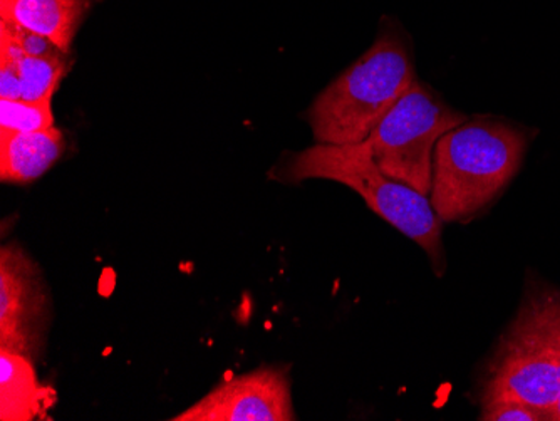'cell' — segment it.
I'll use <instances>...</instances> for the list:
<instances>
[{
    "label": "cell",
    "mask_w": 560,
    "mask_h": 421,
    "mask_svg": "<svg viewBox=\"0 0 560 421\" xmlns=\"http://www.w3.org/2000/svg\"><path fill=\"white\" fill-rule=\"evenodd\" d=\"M528 135L499 118H468L440 138L430 202L442 222H468L517 175Z\"/></svg>",
    "instance_id": "6da1fadb"
},
{
    "label": "cell",
    "mask_w": 560,
    "mask_h": 421,
    "mask_svg": "<svg viewBox=\"0 0 560 421\" xmlns=\"http://www.w3.org/2000/svg\"><path fill=\"white\" fill-rule=\"evenodd\" d=\"M415 81L410 37L386 22L373 46L307 109L316 143H363Z\"/></svg>",
    "instance_id": "7a4b0ae2"
},
{
    "label": "cell",
    "mask_w": 560,
    "mask_h": 421,
    "mask_svg": "<svg viewBox=\"0 0 560 421\" xmlns=\"http://www.w3.org/2000/svg\"><path fill=\"white\" fill-rule=\"evenodd\" d=\"M280 180H330L346 185L363 197L366 206L396 231L417 242L430 257L436 274L445 270L442 219L430 197L386 175L364 143H316L294 153L280 168Z\"/></svg>",
    "instance_id": "3957f363"
},
{
    "label": "cell",
    "mask_w": 560,
    "mask_h": 421,
    "mask_svg": "<svg viewBox=\"0 0 560 421\" xmlns=\"http://www.w3.org/2000/svg\"><path fill=\"white\" fill-rule=\"evenodd\" d=\"M560 396V292L532 288L489 366L481 401L511 398L552 421Z\"/></svg>",
    "instance_id": "277c9868"
},
{
    "label": "cell",
    "mask_w": 560,
    "mask_h": 421,
    "mask_svg": "<svg viewBox=\"0 0 560 421\" xmlns=\"http://www.w3.org/2000/svg\"><path fill=\"white\" fill-rule=\"evenodd\" d=\"M467 119L417 80L363 143L386 175L430 197L436 144Z\"/></svg>",
    "instance_id": "5b68a950"
},
{
    "label": "cell",
    "mask_w": 560,
    "mask_h": 421,
    "mask_svg": "<svg viewBox=\"0 0 560 421\" xmlns=\"http://www.w3.org/2000/svg\"><path fill=\"white\" fill-rule=\"evenodd\" d=\"M50 319V297L39 266L21 245L0 249V351L36 360Z\"/></svg>",
    "instance_id": "8992f818"
},
{
    "label": "cell",
    "mask_w": 560,
    "mask_h": 421,
    "mask_svg": "<svg viewBox=\"0 0 560 421\" xmlns=\"http://www.w3.org/2000/svg\"><path fill=\"white\" fill-rule=\"evenodd\" d=\"M172 421H292L289 367L262 366L226 379Z\"/></svg>",
    "instance_id": "52a82bcc"
},
{
    "label": "cell",
    "mask_w": 560,
    "mask_h": 421,
    "mask_svg": "<svg viewBox=\"0 0 560 421\" xmlns=\"http://www.w3.org/2000/svg\"><path fill=\"white\" fill-rule=\"evenodd\" d=\"M65 135L58 128L12 133L0 130V180L27 185L39 180L65 153Z\"/></svg>",
    "instance_id": "ba28073f"
},
{
    "label": "cell",
    "mask_w": 560,
    "mask_h": 421,
    "mask_svg": "<svg viewBox=\"0 0 560 421\" xmlns=\"http://www.w3.org/2000/svg\"><path fill=\"white\" fill-rule=\"evenodd\" d=\"M55 401V389L39 382L31 358L0 351V420H43Z\"/></svg>",
    "instance_id": "9c48e42d"
},
{
    "label": "cell",
    "mask_w": 560,
    "mask_h": 421,
    "mask_svg": "<svg viewBox=\"0 0 560 421\" xmlns=\"http://www.w3.org/2000/svg\"><path fill=\"white\" fill-rule=\"evenodd\" d=\"M88 0H0V19L52 40L68 55Z\"/></svg>",
    "instance_id": "30bf717a"
},
{
    "label": "cell",
    "mask_w": 560,
    "mask_h": 421,
    "mask_svg": "<svg viewBox=\"0 0 560 421\" xmlns=\"http://www.w3.org/2000/svg\"><path fill=\"white\" fill-rule=\"evenodd\" d=\"M0 56L11 58L18 66L22 87L21 100L24 102L52 100L69 68L66 56L44 58L24 55L21 47L5 36H0Z\"/></svg>",
    "instance_id": "8fae6325"
},
{
    "label": "cell",
    "mask_w": 560,
    "mask_h": 421,
    "mask_svg": "<svg viewBox=\"0 0 560 421\" xmlns=\"http://www.w3.org/2000/svg\"><path fill=\"white\" fill-rule=\"evenodd\" d=\"M55 127L52 100L24 102L0 100V130L12 133H34Z\"/></svg>",
    "instance_id": "7c38bea8"
},
{
    "label": "cell",
    "mask_w": 560,
    "mask_h": 421,
    "mask_svg": "<svg viewBox=\"0 0 560 421\" xmlns=\"http://www.w3.org/2000/svg\"><path fill=\"white\" fill-rule=\"evenodd\" d=\"M480 420L483 421H542L546 414L530 405L511 398L481 401Z\"/></svg>",
    "instance_id": "4fadbf2b"
},
{
    "label": "cell",
    "mask_w": 560,
    "mask_h": 421,
    "mask_svg": "<svg viewBox=\"0 0 560 421\" xmlns=\"http://www.w3.org/2000/svg\"><path fill=\"white\" fill-rule=\"evenodd\" d=\"M21 78L11 58L0 56V100H21Z\"/></svg>",
    "instance_id": "5bb4252c"
},
{
    "label": "cell",
    "mask_w": 560,
    "mask_h": 421,
    "mask_svg": "<svg viewBox=\"0 0 560 421\" xmlns=\"http://www.w3.org/2000/svg\"><path fill=\"white\" fill-rule=\"evenodd\" d=\"M552 421H560V396L559 401H557L556 408L552 411Z\"/></svg>",
    "instance_id": "9a60e30c"
}]
</instances>
